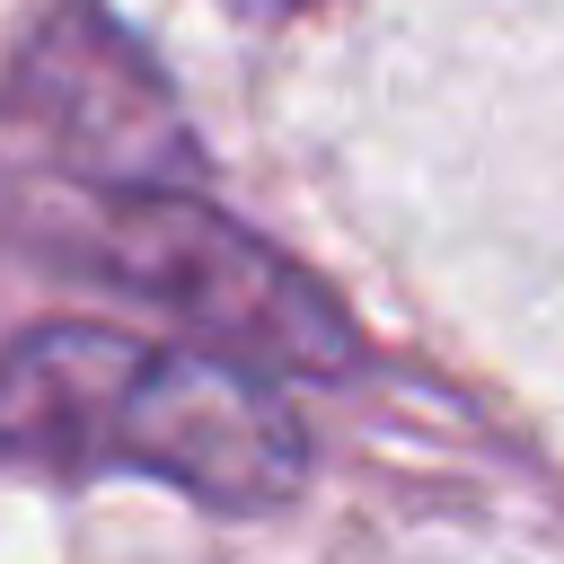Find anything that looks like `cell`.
<instances>
[{
    "mask_svg": "<svg viewBox=\"0 0 564 564\" xmlns=\"http://www.w3.org/2000/svg\"><path fill=\"white\" fill-rule=\"evenodd\" d=\"M35 256L150 300L212 335L247 370H291V379H344L352 370V317L300 273L282 247H264L247 220L212 212L185 185H79L53 176L35 203Z\"/></svg>",
    "mask_w": 564,
    "mask_h": 564,
    "instance_id": "7a4b0ae2",
    "label": "cell"
},
{
    "mask_svg": "<svg viewBox=\"0 0 564 564\" xmlns=\"http://www.w3.org/2000/svg\"><path fill=\"white\" fill-rule=\"evenodd\" d=\"M9 115L44 141L53 176H79V185H185L194 176V150H185L167 88L79 0H62L44 18V35L26 44Z\"/></svg>",
    "mask_w": 564,
    "mask_h": 564,
    "instance_id": "3957f363",
    "label": "cell"
},
{
    "mask_svg": "<svg viewBox=\"0 0 564 564\" xmlns=\"http://www.w3.org/2000/svg\"><path fill=\"white\" fill-rule=\"evenodd\" d=\"M247 18H282V9H308V0H238Z\"/></svg>",
    "mask_w": 564,
    "mask_h": 564,
    "instance_id": "277c9868",
    "label": "cell"
},
{
    "mask_svg": "<svg viewBox=\"0 0 564 564\" xmlns=\"http://www.w3.org/2000/svg\"><path fill=\"white\" fill-rule=\"evenodd\" d=\"M0 458L53 476H159L203 511H282L308 476V432L229 352L53 317L0 352Z\"/></svg>",
    "mask_w": 564,
    "mask_h": 564,
    "instance_id": "6da1fadb",
    "label": "cell"
}]
</instances>
